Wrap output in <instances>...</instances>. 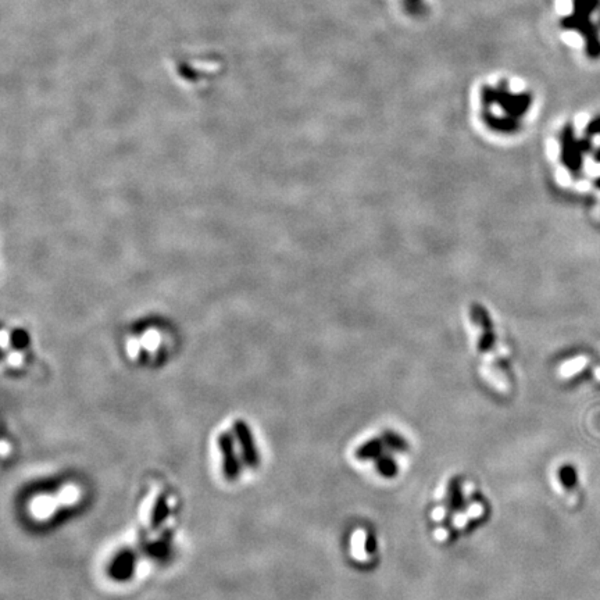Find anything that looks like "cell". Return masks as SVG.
<instances>
[{"label":"cell","mask_w":600,"mask_h":600,"mask_svg":"<svg viewBox=\"0 0 600 600\" xmlns=\"http://www.w3.org/2000/svg\"><path fill=\"white\" fill-rule=\"evenodd\" d=\"M59 504L60 502L58 496H39L33 500L31 513L38 520H46L56 511Z\"/></svg>","instance_id":"cell-5"},{"label":"cell","mask_w":600,"mask_h":600,"mask_svg":"<svg viewBox=\"0 0 600 600\" xmlns=\"http://www.w3.org/2000/svg\"><path fill=\"white\" fill-rule=\"evenodd\" d=\"M58 499L60 504H74L80 499V489L74 485L66 486L58 493Z\"/></svg>","instance_id":"cell-8"},{"label":"cell","mask_w":600,"mask_h":600,"mask_svg":"<svg viewBox=\"0 0 600 600\" xmlns=\"http://www.w3.org/2000/svg\"><path fill=\"white\" fill-rule=\"evenodd\" d=\"M594 160L600 163V148H599V150L594 153Z\"/></svg>","instance_id":"cell-12"},{"label":"cell","mask_w":600,"mask_h":600,"mask_svg":"<svg viewBox=\"0 0 600 600\" xmlns=\"http://www.w3.org/2000/svg\"><path fill=\"white\" fill-rule=\"evenodd\" d=\"M218 446L222 453V463H224V474L229 479L235 478L238 474V460L235 457L233 450V442L232 438L228 434H222L218 438Z\"/></svg>","instance_id":"cell-4"},{"label":"cell","mask_w":600,"mask_h":600,"mask_svg":"<svg viewBox=\"0 0 600 600\" xmlns=\"http://www.w3.org/2000/svg\"><path fill=\"white\" fill-rule=\"evenodd\" d=\"M405 8L410 13H418L423 8V0H405Z\"/></svg>","instance_id":"cell-11"},{"label":"cell","mask_w":600,"mask_h":600,"mask_svg":"<svg viewBox=\"0 0 600 600\" xmlns=\"http://www.w3.org/2000/svg\"><path fill=\"white\" fill-rule=\"evenodd\" d=\"M585 134L588 138H593L596 135H600V116H596L593 120H590V123L588 124Z\"/></svg>","instance_id":"cell-10"},{"label":"cell","mask_w":600,"mask_h":600,"mask_svg":"<svg viewBox=\"0 0 600 600\" xmlns=\"http://www.w3.org/2000/svg\"><path fill=\"white\" fill-rule=\"evenodd\" d=\"M560 26L563 30L575 31L582 37L585 42V53L589 59L596 60L600 58V31L599 27L592 23L590 17L571 13L561 19Z\"/></svg>","instance_id":"cell-2"},{"label":"cell","mask_w":600,"mask_h":600,"mask_svg":"<svg viewBox=\"0 0 600 600\" xmlns=\"http://www.w3.org/2000/svg\"><path fill=\"white\" fill-rule=\"evenodd\" d=\"M168 513V503L166 497H160L157 500V503L155 504L153 513H152V527L156 528L157 525H160V522L166 518Z\"/></svg>","instance_id":"cell-7"},{"label":"cell","mask_w":600,"mask_h":600,"mask_svg":"<svg viewBox=\"0 0 600 600\" xmlns=\"http://www.w3.org/2000/svg\"><path fill=\"white\" fill-rule=\"evenodd\" d=\"M235 432L238 436V441L240 443V449L243 452V459L249 466H256L257 464V452L254 449L253 445V438H252V432L249 430V427L246 425V423L243 421H236L235 423Z\"/></svg>","instance_id":"cell-3"},{"label":"cell","mask_w":600,"mask_h":600,"mask_svg":"<svg viewBox=\"0 0 600 600\" xmlns=\"http://www.w3.org/2000/svg\"><path fill=\"white\" fill-rule=\"evenodd\" d=\"M560 477H561V482L563 485L568 489L572 491V488L576 485L578 479H576V471L574 470L572 466H564V468L560 471Z\"/></svg>","instance_id":"cell-9"},{"label":"cell","mask_w":600,"mask_h":600,"mask_svg":"<svg viewBox=\"0 0 600 600\" xmlns=\"http://www.w3.org/2000/svg\"><path fill=\"white\" fill-rule=\"evenodd\" d=\"M163 323L160 320H145L128 333L125 351L130 359L141 362L157 358L166 344L170 342V331Z\"/></svg>","instance_id":"cell-1"},{"label":"cell","mask_w":600,"mask_h":600,"mask_svg":"<svg viewBox=\"0 0 600 600\" xmlns=\"http://www.w3.org/2000/svg\"><path fill=\"white\" fill-rule=\"evenodd\" d=\"M600 9V0H572V13L592 17Z\"/></svg>","instance_id":"cell-6"}]
</instances>
